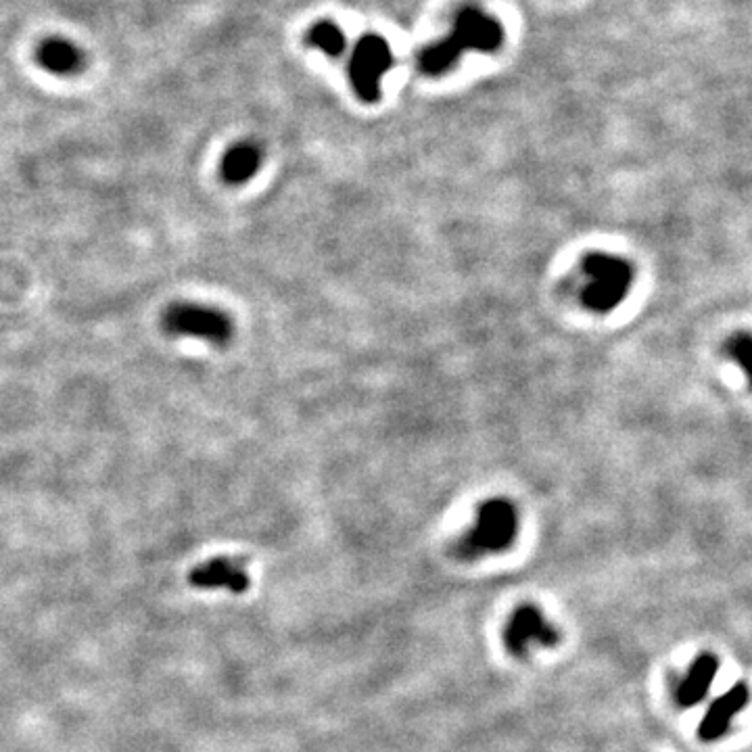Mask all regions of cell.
I'll list each match as a JSON object with an SVG mask.
<instances>
[{
    "mask_svg": "<svg viewBox=\"0 0 752 752\" xmlns=\"http://www.w3.org/2000/svg\"><path fill=\"white\" fill-rule=\"evenodd\" d=\"M502 42L504 28L498 19L475 7H466L456 15L452 32L420 53V72L427 76H441L450 72L462 53H493L500 49Z\"/></svg>",
    "mask_w": 752,
    "mask_h": 752,
    "instance_id": "6da1fadb",
    "label": "cell"
},
{
    "mask_svg": "<svg viewBox=\"0 0 752 752\" xmlns=\"http://www.w3.org/2000/svg\"><path fill=\"white\" fill-rule=\"evenodd\" d=\"M579 301L587 312L604 316L615 312L633 287V266L613 253H590L581 264Z\"/></svg>",
    "mask_w": 752,
    "mask_h": 752,
    "instance_id": "7a4b0ae2",
    "label": "cell"
},
{
    "mask_svg": "<svg viewBox=\"0 0 752 752\" xmlns=\"http://www.w3.org/2000/svg\"><path fill=\"white\" fill-rule=\"evenodd\" d=\"M519 529L521 519L516 506L508 498H489L479 506L475 525L458 542L456 554L464 560L502 554L512 548Z\"/></svg>",
    "mask_w": 752,
    "mask_h": 752,
    "instance_id": "3957f363",
    "label": "cell"
},
{
    "mask_svg": "<svg viewBox=\"0 0 752 752\" xmlns=\"http://www.w3.org/2000/svg\"><path fill=\"white\" fill-rule=\"evenodd\" d=\"M161 326L174 337H193L218 347L228 345L234 335V324L226 312L191 301L172 303L161 316Z\"/></svg>",
    "mask_w": 752,
    "mask_h": 752,
    "instance_id": "277c9868",
    "label": "cell"
},
{
    "mask_svg": "<svg viewBox=\"0 0 752 752\" xmlns=\"http://www.w3.org/2000/svg\"><path fill=\"white\" fill-rule=\"evenodd\" d=\"M393 65L389 42L379 34H366L358 40L349 59V82L364 103L381 97V80Z\"/></svg>",
    "mask_w": 752,
    "mask_h": 752,
    "instance_id": "5b68a950",
    "label": "cell"
},
{
    "mask_svg": "<svg viewBox=\"0 0 752 752\" xmlns=\"http://www.w3.org/2000/svg\"><path fill=\"white\" fill-rule=\"evenodd\" d=\"M560 642V633L546 621L542 610L525 604L514 610L506 629L504 644L512 656L525 658L535 648H550Z\"/></svg>",
    "mask_w": 752,
    "mask_h": 752,
    "instance_id": "8992f818",
    "label": "cell"
},
{
    "mask_svg": "<svg viewBox=\"0 0 752 752\" xmlns=\"http://www.w3.org/2000/svg\"><path fill=\"white\" fill-rule=\"evenodd\" d=\"M746 702H748L746 684H738L730 692L717 698L698 727V738L702 742L719 740L727 732V727H730L732 717L744 709Z\"/></svg>",
    "mask_w": 752,
    "mask_h": 752,
    "instance_id": "52a82bcc",
    "label": "cell"
},
{
    "mask_svg": "<svg viewBox=\"0 0 752 752\" xmlns=\"http://www.w3.org/2000/svg\"><path fill=\"white\" fill-rule=\"evenodd\" d=\"M262 147L253 140H241L232 145L220 163V176L230 186H241L249 182L262 168Z\"/></svg>",
    "mask_w": 752,
    "mask_h": 752,
    "instance_id": "ba28073f",
    "label": "cell"
},
{
    "mask_svg": "<svg viewBox=\"0 0 752 752\" xmlns=\"http://www.w3.org/2000/svg\"><path fill=\"white\" fill-rule=\"evenodd\" d=\"M191 583L197 587H205V590H211V587H228L230 592L241 594L249 587V577L243 571V567H239L234 560L216 558L197 567L191 573Z\"/></svg>",
    "mask_w": 752,
    "mask_h": 752,
    "instance_id": "9c48e42d",
    "label": "cell"
},
{
    "mask_svg": "<svg viewBox=\"0 0 752 752\" xmlns=\"http://www.w3.org/2000/svg\"><path fill=\"white\" fill-rule=\"evenodd\" d=\"M38 63L55 76H74L84 67V55L74 42L63 38H49L38 46Z\"/></svg>",
    "mask_w": 752,
    "mask_h": 752,
    "instance_id": "30bf717a",
    "label": "cell"
},
{
    "mask_svg": "<svg viewBox=\"0 0 752 752\" xmlns=\"http://www.w3.org/2000/svg\"><path fill=\"white\" fill-rule=\"evenodd\" d=\"M719 671V663L713 654L698 656L694 665L690 667L688 675L677 688V702L681 707H694L704 696H707L713 679Z\"/></svg>",
    "mask_w": 752,
    "mask_h": 752,
    "instance_id": "8fae6325",
    "label": "cell"
},
{
    "mask_svg": "<svg viewBox=\"0 0 752 752\" xmlns=\"http://www.w3.org/2000/svg\"><path fill=\"white\" fill-rule=\"evenodd\" d=\"M308 44L326 53L328 57H339L345 51V34L333 21H320L308 32Z\"/></svg>",
    "mask_w": 752,
    "mask_h": 752,
    "instance_id": "7c38bea8",
    "label": "cell"
},
{
    "mask_svg": "<svg viewBox=\"0 0 752 752\" xmlns=\"http://www.w3.org/2000/svg\"><path fill=\"white\" fill-rule=\"evenodd\" d=\"M750 335L748 333H738L736 337H732L730 341H727V356H730L742 370H748V362H750Z\"/></svg>",
    "mask_w": 752,
    "mask_h": 752,
    "instance_id": "4fadbf2b",
    "label": "cell"
}]
</instances>
